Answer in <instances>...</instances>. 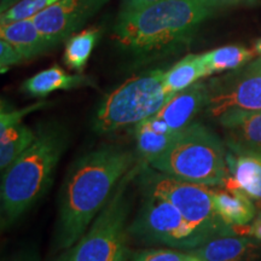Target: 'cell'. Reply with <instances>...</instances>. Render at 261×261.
Here are the masks:
<instances>
[{"mask_svg":"<svg viewBox=\"0 0 261 261\" xmlns=\"http://www.w3.org/2000/svg\"><path fill=\"white\" fill-rule=\"evenodd\" d=\"M135 163V154L130 150L104 145L71 166L61 194L57 249H69L84 236Z\"/></svg>","mask_w":261,"mask_h":261,"instance_id":"cell-1","label":"cell"},{"mask_svg":"<svg viewBox=\"0 0 261 261\" xmlns=\"http://www.w3.org/2000/svg\"><path fill=\"white\" fill-rule=\"evenodd\" d=\"M231 0H161L130 14H119L114 38L133 54L159 51L190 38Z\"/></svg>","mask_w":261,"mask_h":261,"instance_id":"cell-2","label":"cell"},{"mask_svg":"<svg viewBox=\"0 0 261 261\" xmlns=\"http://www.w3.org/2000/svg\"><path fill=\"white\" fill-rule=\"evenodd\" d=\"M67 143L63 126L51 122L38 127L32 145L3 174V225L14 223L44 196Z\"/></svg>","mask_w":261,"mask_h":261,"instance_id":"cell-3","label":"cell"},{"mask_svg":"<svg viewBox=\"0 0 261 261\" xmlns=\"http://www.w3.org/2000/svg\"><path fill=\"white\" fill-rule=\"evenodd\" d=\"M226 155L223 142L213 130L200 122H192L178 132L169 148L148 165L180 180L225 187L230 175Z\"/></svg>","mask_w":261,"mask_h":261,"instance_id":"cell-4","label":"cell"},{"mask_svg":"<svg viewBox=\"0 0 261 261\" xmlns=\"http://www.w3.org/2000/svg\"><path fill=\"white\" fill-rule=\"evenodd\" d=\"M140 167L142 165L135 166L122 178L90 230L57 261H127L129 256L127 220L130 210L127 185Z\"/></svg>","mask_w":261,"mask_h":261,"instance_id":"cell-5","label":"cell"},{"mask_svg":"<svg viewBox=\"0 0 261 261\" xmlns=\"http://www.w3.org/2000/svg\"><path fill=\"white\" fill-rule=\"evenodd\" d=\"M165 70L155 69L127 79L104 98L93 128L104 135L136 126L154 116L172 96L163 87Z\"/></svg>","mask_w":261,"mask_h":261,"instance_id":"cell-6","label":"cell"},{"mask_svg":"<svg viewBox=\"0 0 261 261\" xmlns=\"http://www.w3.org/2000/svg\"><path fill=\"white\" fill-rule=\"evenodd\" d=\"M138 180L142 191L152 192L171 202L192 226L208 238L234 232L217 213L213 190L205 185L169 177L156 171L145 161L138 172Z\"/></svg>","mask_w":261,"mask_h":261,"instance_id":"cell-7","label":"cell"},{"mask_svg":"<svg viewBox=\"0 0 261 261\" xmlns=\"http://www.w3.org/2000/svg\"><path fill=\"white\" fill-rule=\"evenodd\" d=\"M128 234L143 243L165 244L192 250L210 238L195 228L171 202L143 191V202L136 219L128 225Z\"/></svg>","mask_w":261,"mask_h":261,"instance_id":"cell-8","label":"cell"},{"mask_svg":"<svg viewBox=\"0 0 261 261\" xmlns=\"http://www.w3.org/2000/svg\"><path fill=\"white\" fill-rule=\"evenodd\" d=\"M205 110L217 120L227 113L261 110V56L208 81Z\"/></svg>","mask_w":261,"mask_h":261,"instance_id":"cell-9","label":"cell"},{"mask_svg":"<svg viewBox=\"0 0 261 261\" xmlns=\"http://www.w3.org/2000/svg\"><path fill=\"white\" fill-rule=\"evenodd\" d=\"M108 2L109 0H58L33 19L52 48L67 41Z\"/></svg>","mask_w":261,"mask_h":261,"instance_id":"cell-10","label":"cell"},{"mask_svg":"<svg viewBox=\"0 0 261 261\" xmlns=\"http://www.w3.org/2000/svg\"><path fill=\"white\" fill-rule=\"evenodd\" d=\"M218 121L230 151L261 160V110L227 113Z\"/></svg>","mask_w":261,"mask_h":261,"instance_id":"cell-11","label":"cell"},{"mask_svg":"<svg viewBox=\"0 0 261 261\" xmlns=\"http://www.w3.org/2000/svg\"><path fill=\"white\" fill-rule=\"evenodd\" d=\"M207 103V83L198 81L188 89L173 94L155 116L161 119L174 132H180L194 122V119Z\"/></svg>","mask_w":261,"mask_h":261,"instance_id":"cell-12","label":"cell"},{"mask_svg":"<svg viewBox=\"0 0 261 261\" xmlns=\"http://www.w3.org/2000/svg\"><path fill=\"white\" fill-rule=\"evenodd\" d=\"M260 248L256 241L230 232L210 238L190 253L201 261H248L259 254Z\"/></svg>","mask_w":261,"mask_h":261,"instance_id":"cell-13","label":"cell"},{"mask_svg":"<svg viewBox=\"0 0 261 261\" xmlns=\"http://www.w3.org/2000/svg\"><path fill=\"white\" fill-rule=\"evenodd\" d=\"M228 175L225 181L227 190H240L261 207V160L227 152Z\"/></svg>","mask_w":261,"mask_h":261,"instance_id":"cell-14","label":"cell"},{"mask_svg":"<svg viewBox=\"0 0 261 261\" xmlns=\"http://www.w3.org/2000/svg\"><path fill=\"white\" fill-rule=\"evenodd\" d=\"M177 132L158 116H151L135 126L137 150L143 161L150 163L163 154L172 144Z\"/></svg>","mask_w":261,"mask_h":261,"instance_id":"cell-15","label":"cell"},{"mask_svg":"<svg viewBox=\"0 0 261 261\" xmlns=\"http://www.w3.org/2000/svg\"><path fill=\"white\" fill-rule=\"evenodd\" d=\"M0 37L15 46L24 61L32 60L50 48L33 18L2 24Z\"/></svg>","mask_w":261,"mask_h":261,"instance_id":"cell-16","label":"cell"},{"mask_svg":"<svg viewBox=\"0 0 261 261\" xmlns=\"http://www.w3.org/2000/svg\"><path fill=\"white\" fill-rule=\"evenodd\" d=\"M214 207L225 224L232 228L246 226L255 218V205L240 190L213 191Z\"/></svg>","mask_w":261,"mask_h":261,"instance_id":"cell-17","label":"cell"},{"mask_svg":"<svg viewBox=\"0 0 261 261\" xmlns=\"http://www.w3.org/2000/svg\"><path fill=\"white\" fill-rule=\"evenodd\" d=\"M89 77L84 75L68 74L58 65L48 68L33 75L24 81L23 91L33 97H46L47 94L60 90H71L90 85Z\"/></svg>","mask_w":261,"mask_h":261,"instance_id":"cell-18","label":"cell"},{"mask_svg":"<svg viewBox=\"0 0 261 261\" xmlns=\"http://www.w3.org/2000/svg\"><path fill=\"white\" fill-rule=\"evenodd\" d=\"M37 137L33 130L21 122L0 127V168L5 171L27 150Z\"/></svg>","mask_w":261,"mask_h":261,"instance_id":"cell-19","label":"cell"},{"mask_svg":"<svg viewBox=\"0 0 261 261\" xmlns=\"http://www.w3.org/2000/svg\"><path fill=\"white\" fill-rule=\"evenodd\" d=\"M205 77L201 55H188L165 71L163 87L169 96L188 89Z\"/></svg>","mask_w":261,"mask_h":261,"instance_id":"cell-20","label":"cell"},{"mask_svg":"<svg viewBox=\"0 0 261 261\" xmlns=\"http://www.w3.org/2000/svg\"><path fill=\"white\" fill-rule=\"evenodd\" d=\"M255 56L256 52L254 50H248L246 47L236 46V45L215 48L201 55L205 76L237 69L253 61Z\"/></svg>","mask_w":261,"mask_h":261,"instance_id":"cell-21","label":"cell"},{"mask_svg":"<svg viewBox=\"0 0 261 261\" xmlns=\"http://www.w3.org/2000/svg\"><path fill=\"white\" fill-rule=\"evenodd\" d=\"M100 31L90 28L73 34L65 42L63 61L65 65L75 71H83L99 39Z\"/></svg>","mask_w":261,"mask_h":261,"instance_id":"cell-22","label":"cell"},{"mask_svg":"<svg viewBox=\"0 0 261 261\" xmlns=\"http://www.w3.org/2000/svg\"><path fill=\"white\" fill-rule=\"evenodd\" d=\"M56 2L58 0H17L2 9L0 23L4 24L21 19L34 18Z\"/></svg>","mask_w":261,"mask_h":261,"instance_id":"cell-23","label":"cell"},{"mask_svg":"<svg viewBox=\"0 0 261 261\" xmlns=\"http://www.w3.org/2000/svg\"><path fill=\"white\" fill-rule=\"evenodd\" d=\"M130 261H201L191 253L172 249H144L130 255Z\"/></svg>","mask_w":261,"mask_h":261,"instance_id":"cell-24","label":"cell"},{"mask_svg":"<svg viewBox=\"0 0 261 261\" xmlns=\"http://www.w3.org/2000/svg\"><path fill=\"white\" fill-rule=\"evenodd\" d=\"M45 107L44 102L33 104V106H29L24 109H12L9 110L4 107V104L2 103V114H0V127L8 126L10 123L15 122H21L22 119L27 115V114L34 112V110L39 109V108Z\"/></svg>","mask_w":261,"mask_h":261,"instance_id":"cell-25","label":"cell"},{"mask_svg":"<svg viewBox=\"0 0 261 261\" xmlns=\"http://www.w3.org/2000/svg\"><path fill=\"white\" fill-rule=\"evenodd\" d=\"M22 61H24L23 57L16 50L15 46H12L9 41L2 39L0 40V68H2V73H5L10 67L18 64Z\"/></svg>","mask_w":261,"mask_h":261,"instance_id":"cell-26","label":"cell"},{"mask_svg":"<svg viewBox=\"0 0 261 261\" xmlns=\"http://www.w3.org/2000/svg\"><path fill=\"white\" fill-rule=\"evenodd\" d=\"M159 2H161V0H122L120 14H130V12L139 11V10L148 8V6L156 4Z\"/></svg>","mask_w":261,"mask_h":261,"instance_id":"cell-27","label":"cell"},{"mask_svg":"<svg viewBox=\"0 0 261 261\" xmlns=\"http://www.w3.org/2000/svg\"><path fill=\"white\" fill-rule=\"evenodd\" d=\"M233 231L238 234H248V236L255 238L257 241H261V213L256 214L254 218V221L250 226H240L233 228Z\"/></svg>","mask_w":261,"mask_h":261,"instance_id":"cell-28","label":"cell"},{"mask_svg":"<svg viewBox=\"0 0 261 261\" xmlns=\"http://www.w3.org/2000/svg\"><path fill=\"white\" fill-rule=\"evenodd\" d=\"M5 261H39V259H38V255L35 253L24 252V253L17 254L16 256L11 257V259H9V260H5Z\"/></svg>","mask_w":261,"mask_h":261,"instance_id":"cell-29","label":"cell"},{"mask_svg":"<svg viewBox=\"0 0 261 261\" xmlns=\"http://www.w3.org/2000/svg\"><path fill=\"white\" fill-rule=\"evenodd\" d=\"M254 51L256 52V55H260L261 56V39H259V40L254 44Z\"/></svg>","mask_w":261,"mask_h":261,"instance_id":"cell-30","label":"cell"},{"mask_svg":"<svg viewBox=\"0 0 261 261\" xmlns=\"http://www.w3.org/2000/svg\"><path fill=\"white\" fill-rule=\"evenodd\" d=\"M231 2H238V0H231Z\"/></svg>","mask_w":261,"mask_h":261,"instance_id":"cell-31","label":"cell"}]
</instances>
